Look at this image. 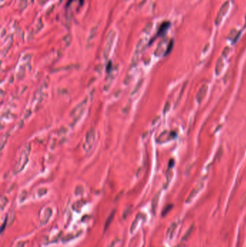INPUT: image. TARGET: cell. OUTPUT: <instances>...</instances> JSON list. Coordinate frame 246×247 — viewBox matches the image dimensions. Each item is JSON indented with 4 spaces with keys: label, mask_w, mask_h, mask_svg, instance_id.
Listing matches in <instances>:
<instances>
[{
    "label": "cell",
    "mask_w": 246,
    "mask_h": 247,
    "mask_svg": "<svg viewBox=\"0 0 246 247\" xmlns=\"http://www.w3.org/2000/svg\"><path fill=\"white\" fill-rule=\"evenodd\" d=\"M170 25V23L169 22H164L159 27L158 32H157V35H158V36H163V35H165V32L167 31V29L169 28Z\"/></svg>",
    "instance_id": "6da1fadb"
},
{
    "label": "cell",
    "mask_w": 246,
    "mask_h": 247,
    "mask_svg": "<svg viewBox=\"0 0 246 247\" xmlns=\"http://www.w3.org/2000/svg\"><path fill=\"white\" fill-rule=\"evenodd\" d=\"M79 3H80V5H83L84 3V0H79Z\"/></svg>",
    "instance_id": "3957f363"
},
{
    "label": "cell",
    "mask_w": 246,
    "mask_h": 247,
    "mask_svg": "<svg viewBox=\"0 0 246 247\" xmlns=\"http://www.w3.org/2000/svg\"><path fill=\"white\" fill-rule=\"evenodd\" d=\"M172 47H173V41H171V43H170V45H169V46H168V48H167V52H166V54H167L168 53L170 52V51L171 50V48H172Z\"/></svg>",
    "instance_id": "7a4b0ae2"
}]
</instances>
